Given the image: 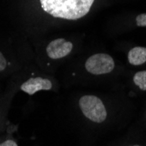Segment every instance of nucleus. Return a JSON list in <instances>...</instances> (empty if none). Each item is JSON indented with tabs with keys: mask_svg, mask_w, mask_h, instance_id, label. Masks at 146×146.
Listing matches in <instances>:
<instances>
[{
	"mask_svg": "<svg viewBox=\"0 0 146 146\" xmlns=\"http://www.w3.org/2000/svg\"><path fill=\"white\" fill-rule=\"evenodd\" d=\"M130 146H140V145H138V144H135V145H130Z\"/></svg>",
	"mask_w": 146,
	"mask_h": 146,
	"instance_id": "11",
	"label": "nucleus"
},
{
	"mask_svg": "<svg viewBox=\"0 0 146 146\" xmlns=\"http://www.w3.org/2000/svg\"><path fill=\"white\" fill-rule=\"evenodd\" d=\"M72 49L73 44L70 41H67L64 38H57L48 44L46 52L49 58L57 60L68 55Z\"/></svg>",
	"mask_w": 146,
	"mask_h": 146,
	"instance_id": "4",
	"label": "nucleus"
},
{
	"mask_svg": "<svg viewBox=\"0 0 146 146\" xmlns=\"http://www.w3.org/2000/svg\"><path fill=\"white\" fill-rule=\"evenodd\" d=\"M7 66V62L5 58L4 57V55L2 54V52H0V72H2L3 70L5 69Z\"/></svg>",
	"mask_w": 146,
	"mask_h": 146,
	"instance_id": "9",
	"label": "nucleus"
},
{
	"mask_svg": "<svg viewBox=\"0 0 146 146\" xmlns=\"http://www.w3.org/2000/svg\"><path fill=\"white\" fill-rule=\"evenodd\" d=\"M136 23L137 26H145L146 27V13H142V14H139L137 18H136Z\"/></svg>",
	"mask_w": 146,
	"mask_h": 146,
	"instance_id": "8",
	"label": "nucleus"
},
{
	"mask_svg": "<svg viewBox=\"0 0 146 146\" xmlns=\"http://www.w3.org/2000/svg\"><path fill=\"white\" fill-rule=\"evenodd\" d=\"M133 82L141 90H146V70L137 72L133 77Z\"/></svg>",
	"mask_w": 146,
	"mask_h": 146,
	"instance_id": "7",
	"label": "nucleus"
},
{
	"mask_svg": "<svg viewBox=\"0 0 146 146\" xmlns=\"http://www.w3.org/2000/svg\"><path fill=\"white\" fill-rule=\"evenodd\" d=\"M85 68L87 71L93 74H104L110 73L115 68V62L111 56L106 54H96L89 57Z\"/></svg>",
	"mask_w": 146,
	"mask_h": 146,
	"instance_id": "3",
	"label": "nucleus"
},
{
	"mask_svg": "<svg viewBox=\"0 0 146 146\" xmlns=\"http://www.w3.org/2000/svg\"><path fill=\"white\" fill-rule=\"evenodd\" d=\"M0 146H18V144L13 140H6L5 142L0 143Z\"/></svg>",
	"mask_w": 146,
	"mask_h": 146,
	"instance_id": "10",
	"label": "nucleus"
},
{
	"mask_svg": "<svg viewBox=\"0 0 146 146\" xmlns=\"http://www.w3.org/2000/svg\"><path fill=\"white\" fill-rule=\"evenodd\" d=\"M83 115L94 123H102L107 117V110L100 98L96 96H84L79 102Z\"/></svg>",
	"mask_w": 146,
	"mask_h": 146,
	"instance_id": "2",
	"label": "nucleus"
},
{
	"mask_svg": "<svg viewBox=\"0 0 146 146\" xmlns=\"http://www.w3.org/2000/svg\"><path fill=\"white\" fill-rule=\"evenodd\" d=\"M41 7L54 18L76 20L86 16L95 0H39Z\"/></svg>",
	"mask_w": 146,
	"mask_h": 146,
	"instance_id": "1",
	"label": "nucleus"
},
{
	"mask_svg": "<svg viewBox=\"0 0 146 146\" xmlns=\"http://www.w3.org/2000/svg\"><path fill=\"white\" fill-rule=\"evenodd\" d=\"M52 82L48 79L35 77V78H31L28 81L24 82L21 85L20 89L25 93H26V94L32 96L39 90H49L52 88Z\"/></svg>",
	"mask_w": 146,
	"mask_h": 146,
	"instance_id": "5",
	"label": "nucleus"
},
{
	"mask_svg": "<svg viewBox=\"0 0 146 146\" xmlns=\"http://www.w3.org/2000/svg\"><path fill=\"white\" fill-rule=\"evenodd\" d=\"M129 62L133 66H140L146 62V47L136 46L128 54Z\"/></svg>",
	"mask_w": 146,
	"mask_h": 146,
	"instance_id": "6",
	"label": "nucleus"
}]
</instances>
